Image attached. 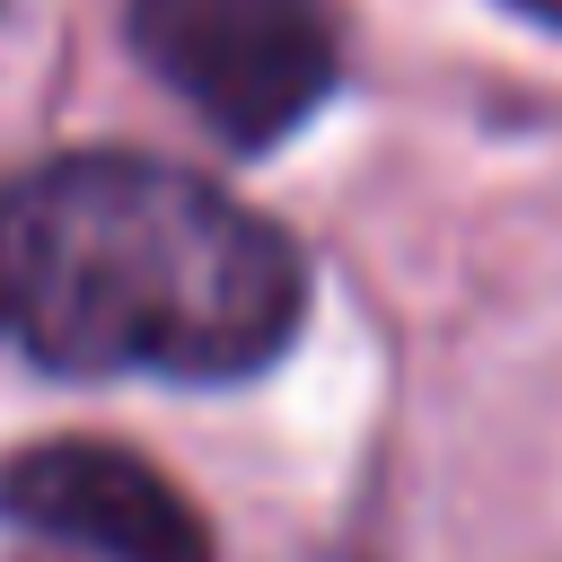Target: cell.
I'll return each instance as SVG.
<instances>
[{"label":"cell","mask_w":562,"mask_h":562,"mask_svg":"<svg viewBox=\"0 0 562 562\" xmlns=\"http://www.w3.org/2000/svg\"><path fill=\"white\" fill-rule=\"evenodd\" d=\"M307 307L299 246L211 176L70 149L0 184V342L61 378H255Z\"/></svg>","instance_id":"cell-1"},{"label":"cell","mask_w":562,"mask_h":562,"mask_svg":"<svg viewBox=\"0 0 562 562\" xmlns=\"http://www.w3.org/2000/svg\"><path fill=\"white\" fill-rule=\"evenodd\" d=\"M140 61L237 149L290 140L342 70L325 0H123Z\"/></svg>","instance_id":"cell-2"},{"label":"cell","mask_w":562,"mask_h":562,"mask_svg":"<svg viewBox=\"0 0 562 562\" xmlns=\"http://www.w3.org/2000/svg\"><path fill=\"white\" fill-rule=\"evenodd\" d=\"M0 518L88 562H220L202 509L114 439H44L0 465Z\"/></svg>","instance_id":"cell-3"},{"label":"cell","mask_w":562,"mask_h":562,"mask_svg":"<svg viewBox=\"0 0 562 562\" xmlns=\"http://www.w3.org/2000/svg\"><path fill=\"white\" fill-rule=\"evenodd\" d=\"M509 9H527V18H544V26H562V0H509Z\"/></svg>","instance_id":"cell-4"}]
</instances>
